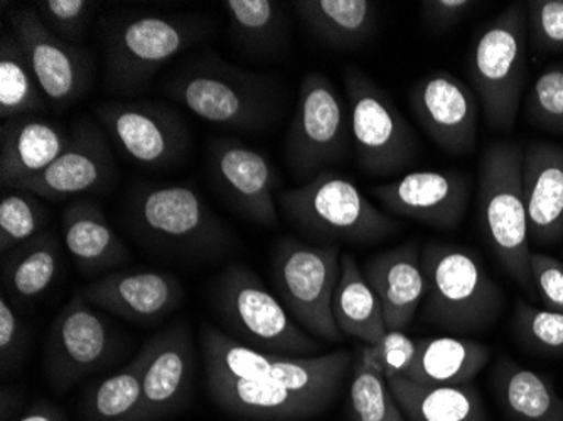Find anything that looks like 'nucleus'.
Here are the masks:
<instances>
[{
    "instance_id": "1",
    "label": "nucleus",
    "mask_w": 563,
    "mask_h": 421,
    "mask_svg": "<svg viewBox=\"0 0 563 421\" xmlns=\"http://www.w3.org/2000/svg\"><path fill=\"white\" fill-rule=\"evenodd\" d=\"M163 90L205 122L246 134L267 130L284 103L277 78L246 71L217 55L185 63L167 76Z\"/></svg>"
},
{
    "instance_id": "2",
    "label": "nucleus",
    "mask_w": 563,
    "mask_h": 421,
    "mask_svg": "<svg viewBox=\"0 0 563 421\" xmlns=\"http://www.w3.org/2000/svg\"><path fill=\"white\" fill-rule=\"evenodd\" d=\"M423 321L449 335L488 331L505 309V293L474 250L432 242L422 248Z\"/></svg>"
},
{
    "instance_id": "3",
    "label": "nucleus",
    "mask_w": 563,
    "mask_h": 421,
    "mask_svg": "<svg viewBox=\"0 0 563 421\" xmlns=\"http://www.w3.org/2000/svg\"><path fill=\"white\" fill-rule=\"evenodd\" d=\"M523 148L517 142L496 141L479 163L481 230L503 270L531 300L539 299L531 277L530 230L523 196Z\"/></svg>"
},
{
    "instance_id": "4",
    "label": "nucleus",
    "mask_w": 563,
    "mask_h": 421,
    "mask_svg": "<svg viewBox=\"0 0 563 421\" xmlns=\"http://www.w3.org/2000/svg\"><path fill=\"white\" fill-rule=\"evenodd\" d=\"M277 204L299 233L319 245H372L401 230V224L375 208L353 180L331 169L299 188L282 191Z\"/></svg>"
},
{
    "instance_id": "5",
    "label": "nucleus",
    "mask_w": 563,
    "mask_h": 421,
    "mask_svg": "<svg viewBox=\"0 0 563 421\" xmlns=\"http://www.w3.org/2000/svg\"><path fill=\"white\" fill-rule=\"evenodd\" d=\"M208 31L207 21L185 15L115 19L101 36L107 90L119 97L141 93L167 63L199 43Z\"/></svg>"
},
{
    "instance_id": "6",
    "label": "nucleus",
    "mask_w": 563,
    "mask_h": 421,
    "mask_svg": "<svg viewBox=\"0 0 563 421\" xmlns=\"http://www.w3.org/2000/svg\"><path fill=\"white\" fill-rule=\"evenodd\" d=\"M126 217V226L142 245L179 258H217L235 243L232 231L188 186L141 189Z\"/></svg>"
},
{
    "instance_id": "7",
    "label": "nucleus",
    "mask_w": 563,
    "mask_h": 421,
    "mask_svg": "<svg viewBox=\"0 0 563 421\" xmlns=\"http://www.w3.org/2000/svg\"><path fill=\"white\" fill-rule=\"evenodd\" d=\"M211 302L230 337L252 350L311 357L319 342L297 325L286 307L245 265H230L211 285Z\"/></svg>"
},
{
    "instance_id": "8",
    "label": "nucleus",
    "mask_w": 563,
    "mask_h": 421,
    "mask_svg": "<svg viewBox=\"0 0 563 421\" xmlns=\"http://www.w3.org/2000/svg\"><path fill=\"white\" fill-rule=\"evenodd\" d=\"M527 2H514L474 40L470 76L489 129L506 134L520 113L527 78Z\"/></svg>"
},
{
    "instance_id": "9",
    "label": "nucleus",
    "mask_w": 563,
    "mask_h": 421,
    "mask_svg": "<svg viewBox=\"0 0 563 421\" xmlns=\"http://www.w3.org/2000/svg\"><path fill=\"white\" fill-rule=\"evenodd\" d=\"M341 255L338 245H311L287 236L275 245L272 256V278L280 302L302 331L325 342L344 339L332 315Z\"/></svg>"
},
{
    "instance_id": "10",
    "label": "nucleus",
    "mask_w": 563,
    "mask_h": 421,
    "mask_svg": "<svg viewBox=\"0 0 563 421\" xmlns=\"http://www.w3.org/2000/svg\"><path fill=\"white\" fill-rule=\"evenodd\" d=\"M343 80L356 166L375 177L395 176L412 166L420 144L394 98L354 66L344 69Z\"/></svg>"
},
{
    "instance_id": "11",
    "label": "nucleus",
    "mask_w": 563,
    "mask_h": 421,
    "mask_svg": "<svg viewBox=\"0 0 563 421\" xmlns=\"http://www.w3.org/2000/svg\"><path fill=\"white\" fill-rule=\"evenodd\" d=\"M201 346L207 375L274 383L299 391H340L353 359L343 350L311 357L264 353L210 324L202 325Z\"/></svg>"
},
{
    "instance_id": "12",
    "label": "nucleus",
    "mask_w": 563,
    "mask_h": 421,
    "mask_svg": "<svg viewBox=\"0 0 563 421\" xmlns=\"http://www.w3.org/2000/svg\"><path fill=\"white\" fill-rule=\"evenodd\" d=\"M351 142L347 101L324 73H307L286 137L290 173L299 182H309L329 167L344 163Z\"/></svg>"
},
{
    "instance_id": "13",
    "label": "nucleus",
    "mask_w": 563,
    "mask_h": 421,
    "mask_svg": "<svg viewBox=\"0 0 563 421\" xmlns=\"http://www.w3.org/2000/svg\"><path fill=\"white\" fill-rule=\"evenodd\" d=\"M101 125L129 159L147 169H167L191 151L188 123L169 104L112 101L95 110Z\"/></svg>"
},
{
    "instance_id": "14",
    "label": "nucleus",
    "mask_w": 563,
    "mask_h": 421,
    "mask_svg": "<svg viewBox=\"0 0 563 421\" xmlns=\"http://www.w3.org/2000/svg\"><path fill=\"white\" fill-rule=\"evenodd\" d=\"M115 351L112 325L76 290L47 334V381L58 392L69 391L76 383L109 366Z\"/></svg>"
},
{
    "instance_id": "15",
    "label": "nucleus",
    "mask_w": 563,
    "mask_h": 421,
    "mask_svg": "<svg viewBox=\"0 0 563 421\" xmlns=\"http://www.w3.org/2000/svg\"><path fill=\"white\" fill-rule=\"evenodd\" d=\"M8 19L51 109L63 112L78 103L93 84L95 65L90 51L51 33L34 8L12 9Z\"/></svg>"
},
{
    "instance_id": "16",
    "label": "nucleus",
    "mask_w": 563,
    "mask_h": 421,
    "mask_svg": "<svg viewBox=\"0 0 563 421\" xmlns=\"http://www.w3.org/2000/svg\"><path fill=\"white\" fill-rule=\"evenodd\" d=\"M408 104L430 141L454 157L473 154L477 144L479 100L448 71L423 75L410 88Z\"/></svg>"
},
{
    "instance_id": "17",
    "label": "nucleus",
    "mask_w": 563,
    "mask_h": 421,
    "mask_svg": "<svg viewBox=\"0 0 563 421\" xmlns=\"http://www.w3.org/2000/svg\"><path fill=\"white\" fill-rule=\"evenodd\" d=\"M471 189L473 180L461 170H416L375 186L372 195L391 217L454 231L466 217Z\"/></svg>"
},
{
    "instance_id": "18",
    "label": "nucleus",
    "mask_w": 563,
    "mask_h": 421,
    "mask_svg": "<svg viewBox=\"0 0 563 421\" xmlns=\"http://www.w3.org/2000/svg\"><path fill=\"white\" fill-rule=\"evenodd\" d=\"M208 169L242 217L261 226H278V174L267 155L235 139H217L208 147Z\"/></svg>"
},
{
    "instance_id": "19",
    "label": "nucleus",
    "mask_w": 563,
    "mask_h": 421,
    "mask_svg": "<svg viewBox=\"0 0 563 421\" xmlns=\"http://www.w3.org/2000/svg\"><path fill=\"white\" fill-rule=\"evenodd\" d=\"M115 174L112 151L100 126L90 119H80L71 129L69 147L43 174L18 189L47 201H63L106 189Z\"/></svg>"
},
{
    "instance_id": "20",
    "label": "nucleus",
    "mask_w": 563,
    "mask_h": 421,
    "mask_svg": "<svg viewBox=\"0 0 563 421\" xmlns=\"http://www.w3.org/2000/svg\"><path fill=\"white\" fill-rule=\"evenodd\" d=\"M145 347L141 421L163 420L185 405L191 388L195 350L188 324L176 322L145 342Z\"/></svg>"
},
{
    "instance_id": "21",
    "label": "nucleus",
    "mask_w": 563,
    "mask_h": 421,
    "mask_svg": "<svg viewBox=\"0 0 563 421\" xmlns=\"http://www.w3.org/2000/svg\"><path fill=\"white\" fill-rule=\"evenodd\" d=\"M95 309L132 322H156L185 299L181 281L167 272H112L81 290Z\"/></svg>"
},
{
    "instance_id": "22",
    "label": "nucleus",
    "mask_w": 563,
    "mask_h": 421,
    "mask_svg": "<svg viewBox=\"0 0 563 421\" xmlns=\"http://www.w3.org/2000/svg\"><path fill=\"white\" fill-rule=\"evenodd\" d=\"M211 400L228 413L255 420H303L322 413L338 392L299 391L274 383L207 375Z\"/></svg>"
},
{
    "instance_id": "23",
    "label": "nucleus",
    "mask_w": 563,
    "mask_h": 421,
    "mask_svg": "<svg viewBox=\"0 0 563 421\" xmlns=\"http://www.w3.org/2000/svg\"><path fill=\"white\" fill-rule=\"evenodd\" d=\"M71 144V130L37 115L15 117L0 126V180L9 189L43 174Z\"/></svg>"
},
{
    "instance_id": "24",
    "label": "nucleus",
    "mask_w": 563,
    "mask_h": 421,
    "mask_svg": "<svg viewBox=\"0 0 563 421\" xmlns=\"http://www.w3.org/2000/svg\"><path fill=\"white\" fill-rule=\"evenodd\" d=\"M363 274L382 302L387 331H404L412 324L426 297L420 246L407 242L379 253L366 262Z\"/></svg>"
},
{
    "instance_id": "25",
    "label": "nucleus",
    "mask_w": 563,
    "mask_h": 421,
    "mask_svg": "<svg viewBox=\"0 0 563 421\" xmlns=\"http://www.w3.org/2000/svg\"><path fill=\"white\" fill-rule=\"evenodd\" d=\"M523 196L530 240L553 245L563 240V147L533 142L523 151Z\"/></svg>"
},
{
    "instance_id": "26",
    "label": "nucleus",
    "mask_w": 563,
    "mask_h": 421,
    "mask_svg": "<svg viewBox=\"0 0 563 421\" xmlns=\"http://www.w3.org/2000/svg\"><path fill=\"white\" fill-rule=\"evenodd\" d=\"M63 242L76 270L85 277L106 274L131 262L132 255L103 209L90 199H78L63 211Z\"/></svg>"
},
{
    "instance_id": "27",
    "label": "nucleus",
    "mask_w": 563,
    "mask_h": 421,
    "mask_svg": "<svg viewBox=\"0 0 563 421\" xmlns=\"http://www.w3.org/2000/svg\"><path fill=\"white\" fill-rule=\"evenodd\" d=\"M63 248L53 231L15 246L2 259V296L18 312L36 306L58 280Z\"/></svg>"
},
{
    "instance_id": "28",
    "label": "nucleus",
    "mask_w": 563,
    "mask_h": 421,
    "mask_svg": "<svg viewBox=\"0 0 563 421\" xmlns=\"http://www.w3.org/2000/svg\"><path fill=\"white\" fill-rule=\"evenodd\" d=\"M492 359V350L461 335L419 339L416 359L404 378L420 385H471Z\"/></svg>"
},
{
    "instance_id": "29",
    "label": "nucleus",
    "mask_w": 563,
    "mask_h": 421,
    "mask_svg": "<svg viewBox=\"0 0 563 421\" xmlns=\"http://www.w3.org/2000/svg\"><path fill=\"white\" fill-rule=\"evenodd\" d=\"M493 391L511 421H563V398L552 379L499 356L492 373Z\"/></svg>"
},
{
    "instance_id": "30",
    "label": "nucleus",
    "mask_w": 563,
    "mask_h": 421,
    "mask_svg": "<svg viewBox=\"0 0 563 421\" xmlns=\"http://www.w3.org/2000/svg\"><path fill=\"white\" fill-rule=\"evenodd\" d=\"M294 9L311 36L332 49L362 46L378 21V4L369 0H297Z\"/></svg>"
},
{
    "instance_id": "31",
    "label": "nucleus",
    "mask_w": 563,
    "mask_h": 421,
    "mask_svg": "<svg viewBox=\"0 0 563 421\" xmlns=\"http://www.w3.org/2000/svg\"><path fill=\"white\" fill-rule=\"evenodd\" d=\"M388 385L407 421H488L473 385H420L404 376L388 379Z\"/></svg>"
},
{
    "instance_id": "32",
    "label": "nucleus",
    "mask_w": 563,
    "mask_h": 421,
    "mask_svg": "<svg viewBox=\"0 0 563 421\" xmlns=\"http://www.w3.org/2000/svg\"><path fill=\"white\" fill-rule=\"evenodd\" d=\"M223 8L230 21V37L250 58L271 59L286 49L289 18L280 2L228 0Z\"/></svg>"
},
{
    "instance_id": "33",
    "label": "nucleus",
    "mask_w": 563,
    "mask_h": 421,
    "mask_svg": "<svg viewBox=\"0 0 563 421\" xmlns=\"http://www.w3.org/2000/svg\"><path fill=\"white\" fill-rule=\"evenodd\" d=\"M332 315L344 337L357 339L363 344H375L387 332L382 302L351 253L341 255V277L332 300Z\"/></svg>"
},
{
    "instance_id": "34",
    "label": "nucleus",
    "mask_w": 563,
    "mask_h": 421,
    "mask_svg": "<svg viewBox=\"0 0 563 421\" xmlns=\"http://www.w3.org/2000/svg\"><path fill=\"white\" fill-rule=\"evenodd\" d=\"M47 98L15 34H0V119L46 112Z\"/></svg>"
},
{
    "instance_id": "35",
    "label": "nucleus",
    "mask_w": 563,
    "mask_h": 421,
    "mask_svg": "<svg viewBox=\"0 0 563 421\" xmlns=\"http://www.w3.org/2000/svg\"><path fill=\"white\" fill-rule=\"evenodd\" d=\"M147 347L134 357L122 372L109 376L95 386L85 400V420L87 421H141L142 372H144Z\"/></svg>"
},
{
    "instance_id": "36",
    "label": "nucleus",
    "mask_w": 563,
    "mask_h": 421,
    "mask_svg": "<svg viewBox=\"0 0 563 421\" xmlns=\"http://www.w3.org/2000/svg\"><path fill=\"white\" fill-rule=\"evenodd\" d=\"M49 224V211L40 196L9 189L0 199V252L2 255L36 239Z\"/></svg>"
},
{
    "instance_id": "37",
    "label": "nucleus",
    "mask_w": 563,
    "mask_h": 421,
    "mask_svg": "<svg viewBox=\"0 0 563 421\" xmlns=\"http://www.w3.org/2000/svg\"><path fill=\"white\" fill-rule=\"evenodd\" d=\"M353 421H407L394 398L387 378L356 357L350 388Z\"/></svg>"
},
{
    "instance_id": "38",
    "label": "nucleus",
    "mask_w": 563,
    "mask_h": 421,
    "mask_svg": "<svg viewBox=\"0 0 563 421\" xmlns=\"http://www.w3.org/2000/svg\"><path fill=\"white\" fill-rule=\"evenodd\" d=\"M511 329L523 350L545 357H563V313L518 299Z\"/></svg>"
},
{
    "instance_id": "39",
    "label": "nucleus",
    "mask_w": 563,
    "mask_h": 421,
    "mask_svg": "<svg viewBox=\"0 0 563 421\" xmlns=\"http://www.w3.org/2000/svg\"><path fill=\"white\" fill-rule=\"evenodd\" d=\"M525 110L537 129L563 134V63L540 73L528 93Z\"/></svg>"
},
{
    "instance_id": "40",
    "label": "nucleus",
    "mask_w": 563,
    "mask_h": 421,
    "mask_svg": "<svg viewBox=\"0 0 563 421\" xmlns=\"http://www.w3.org/2000/svg\"><path fill=\"white\" fill-rule=\"evenodd\" d=\"M36 12L51 33L66 43L78 44L87 36L98 2L93 0H41Z\"/></svg>"
},
{
    "instance_id": "41",
    "label": "nucleus",
    "mask_w": 563,
    "mask_h": 421,
    "mask_svg": "<svg viewBox=\"0 0 563 421\" xmlns=\"http://www.w3.org/2000/svg\"><path fill=\"white\" fill-rule=\"evenodd\" d=\"M419 339L408 337L404 331H387L375 344H365L357 357L388 379L405 376L416 359Z\"/></svg>"
},
{
    "instance_id": "42",
    "label": "nucleus",
    "mask_w": 563,
    "mask_h": 421,
    "mask_svg": "<svg viewBox=\"0 0 563 421\" xmlns=\"http://www.w3.org/2000/svg\"><path fill=\"white\" fill-rule=\"evenodd\" d=\"M528 37L543 55L563 53V0L527 2Z\"/></svg>"
},
{
    "instance_id": "43",
    "label": "nucleus",
    "mask_w": 563,
    "mask_h": 421,
    "mask_svg": "<svg viewBox=\"0 0 563 421\" xmlns=\"http://www.w3.org/2000/svg\"><path fill=\"white\" fill-rule=\"evenodd\" d=\"M30 346V331L8 297H0V367L15 372L21 366Z\"/></svg>"
},
{
    "instance_id": "44",
    "label": "nucleus",
    "mask_w": 563,
    "mask_h": 421,
    "mask_svg": "<svg viewBox=\"0 0 563 421\" xmlns=\"http://www.w3.org/2000/svg\"><path fill=\"white\" fill-rule=\"evenodd\" d=\"M531 277L543 309L563 313V262L545 253H531Z\"/></svg>"
},
{
    "instance_id": "45",
    "label": "nucleus",
    "mask_w": 563,
    "mask_h": 421,
    "mask_svg": "<svg viewBox=\"0 0 563 421\" xmlns=\"http://www.w3.org/2000/svg\"><path fill=\"white\" fill-rule=\"evenodd\" d=\"M474 5L476 2L471 0H423V21L429 24L430 30L448 31L463 21Z\"/></svg>"
},
{
    "instance_id": "46",
    "label": "nucleus",
    "mask_w": 563,
    "mask_h": 421,
    "mask_svg": "<svg viewBox=\"0 0 563 421\" xmlns=\"http://www.w3.org/2000/svg\"><path fill=\"white\" fill-rule=\"evenodd\" d=\"M18 421H66V414L55 405L36 401Z\"/></svg>"
}]
</instances>
